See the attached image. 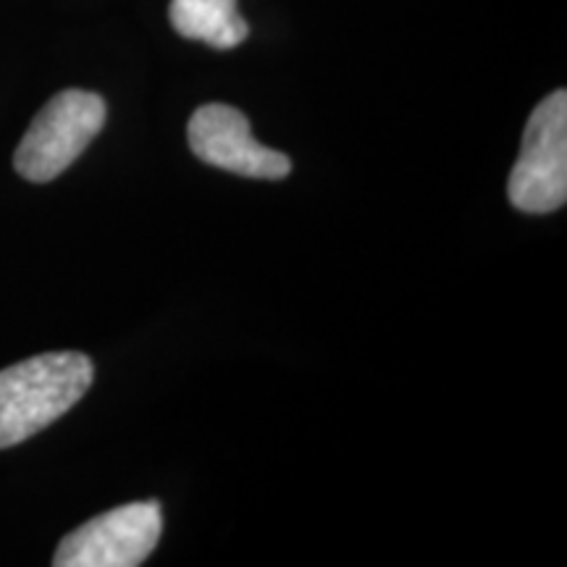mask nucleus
<instances>
[{
    "label": "nucleus",
    "instance_id": "obj_1",
    "mask_svg": "<svg viewBox=\"0 0 567 567\" xmlns=\"http://www.w3.org/2000/svg\"><path fill=\"white\" fill-rule=\"evenodd\" d=\"M95 379L82 352H45L0 371V450L17 446L66 415Z\"/></svg>",
    "mask_w": 567,
    "mask_h": 567
},
{
    "label": "nucleus",
    "instance_id": "obj_2",
    "mask_svg": "<svg viewBox=\"0 0 567 567\" xmlns=\"http://www.w3.org/2000/svg\"><path fill=\"white\" fill-rule=\"evenodd\" d=\"M109 116L105 101L87 90H63L42 105L24 137L13 166L27 182H53L97 137Z\"/></svg>",
    "mask_w": 567,
    "mask_h": 567
},
{
    "label": "nucleus",
    "instance_id": "obj_3",
    "mask_svg": "<svg viewBox=\"0 0 567 567\" xmlns=\"http://www.w3.org/2000/svg\"><path fill=\"white\" fill-rule=\"evenodd\" d=\"M507 195L523 213H555L567 200V92L555 90L530 113L520 158L509 174Z\"/></svg>",
    "mask_w": 567,
    "mask_h": 567
},
{
    "label": "nucleus",
    "instance_id": "obj_4",
    "mask_svg": "<svg viewBox=\"0 0 567 567\" xmlns=\"http://www.w3.org/2000/svg\"><path fill=\"white\" fill-rule=\"evenodd\" d=\"M163 530L155 499L109 509L92 517L55 549V567H137L158 547Z\"/></svg>",
    "mask_w": 567,
    "mask_h": 567
},
{
    "label": "nucleus",
    "instance_id": "obj_5",
    "mask_svg": "<svg viewBox=\"0 0 567 567\" xmlns=\"http://www.w3.org/2000/svg\"><path fill=\"white\" fill-rule=\"evenodd\" d=\"M187 140L203 163L250 179H284L292 172L289 155L260 145L243 111L226 103H208L189 118Z\"/></svg>",
    "mask_w": 567,
    "mask_h": 567
},
{
    "label": "nucleus",
    "instance_id": "obj_6",
    "mask_svg": "<svg viewBox=\"0 0 567 567\" xmlns=\"http://www.w3.org/2000/svg\"><path fill=\"white\" fill-rule=\"evenodd\" d=\"M168 17L182 38L200 40L216 51H231L250 34L237 0H172Z\"/></svg>",
    "mask_w": 567,
    "mask_h": 567
}]
</instances>
